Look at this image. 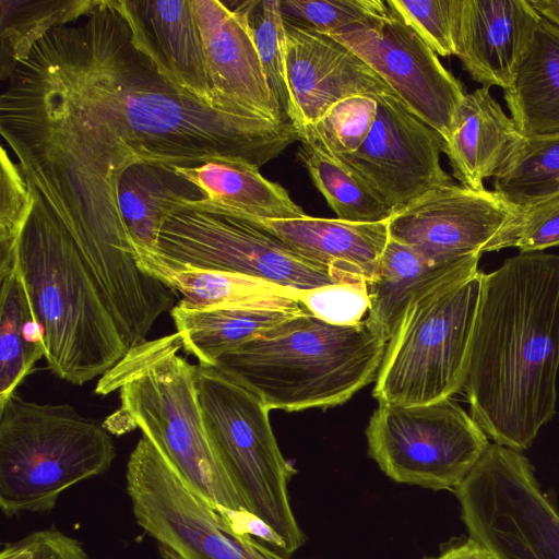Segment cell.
Listing matches in <instances>:
<instances>
[{
    "label": "cell",
    "instance_id": "1",
    "mask_svg": "<svg viewBox=\"0 0 559 559\" xmlns=\"http://www.w3.org/2000/svg\"><path fill=\"white\" fill-rule=\"evenodd\" d=\"M7 81L1 135L119 318L145 311L164 290L138 265L119 211L128 167L240 160L260 168L299 141L292 122L169 82L134 47L116 0H100L79 24L50 29Z\"/></svg>",
    "mask_w": 559,
    "mask_h": 559
},
{
    "label": "cell",
    "instance_id": "2",
    "mask_svg": "<svg viewBox=\"0 0 559 559\" xmlns=\"http://www.w3.org/2000/svg\"><path fill=\"white\" fill-rule=\"evenodd\" d=\"M559 254L519 253L484 273L463 391L497 444L523 451L556 414Z\"/></svg>",
    "mask_w": 559,
    "mask_h": 559
},
{
    "label": "cell",
    "instance_id": "3",
    "mask_svg": "<svg viewBox=\"0 0 559 559\" xmlns=\"http://www.w3.org/2000/svg\"><path fill=\"white\" fill-rule=\"evenodd\" d=\"M32 192L15 270L41 328L48 368L61 380L82 385L107 373L130 347L71 234Z\"/></svg>",
    "mask_w": 559,
    "mask_h": 559
},
{
    "label": "cell",
    "instance_id": "4",
    "mask_svg": "<svg viewBox=\"0 0 559 559\" xmlns=\"http://www.w3.org/2000/svg\"><path fill=\"white\" fill-rule=\"evenodd\" d=\"M177 333L132 346L96 384L118 392L120 407L104 427L139 428L183 481L217 513L249 512L207 439L195 388V365L179 354ZM252 514V513H251Z\"/></svg>",
    "mask_w": 559,
    "mask_h": 559
},
{
    "label": "cell",
    "instance_id": "5",
    "mask_svg": "<svg viewBox=\"0 0 559 559\" xmlns=\"http://www.w3.org/2000/svg\"><path fill=\"white\" fill-rule=\"evenodd\" d=\"M388 342L367 317L334 325L304 310L224 353L214 367L270 411L325 409L376 380Z\"/></svg>",
    "mask_w": 559,
    "mask_h": 559
},
{
    "label": "cell",
    "instance_id": "6",
    "mask_svg": "<svg viewBox=\"0 0 559 559\" xmlns=\"http://www.w3.org/2000/svg\"><path fill=\"white\" fill-rule=\"evenodd\" d=\"M116 457L108 430L70 404L13 393L0 405V509L47 513L74 485L106 473Z\"/></svg>",
    "mask_w": 559,
    "mask_h": 559
},
{
    "label": "cell",
    "instance_id": "7",
    "mask_svg": "<svg viewBox=\"0 0 559 559\" xmlns=\"http://www.w3.org/2000/svg\"><path fill=\"white\" fill-rule=\"evenodd\" d=\"M198 401L210 444L250 513L266 523L292 554L304 544L288 481L295 468L283 456L259 396L214 366L194 370Z\"/></svg>",
    "mask_w": 559,
    "mask_h": 559
},
{
    "label": "cell",
    "instance_id": "8",
    "mask_svg": "<svg viewBox=\"0 0 559 559\" xmlns=\"http://www.w3.org/2000/svg\"><path fill=\"white\" fill-rule=\"evenodd\" d=\"M483 271L414 302L389 340L372 395L379 404L424 405L463 391Z\"/></svg>",
    "mask_w": 559,
    "mask_h": 559
},
{
    "label": "cell",
    "instance_id": "9",
    "mask_svg": "<svg viewBox=\"0 0 559 559\" xmlns=\"http://www.w3.org/2000/svg\"><path fill=\"white\" fill-rule=\"evenodd\" d=\"M454 492L468 538L492 559H559V512L520 451L490 443Z\"/></svg>",
    "mask_w": 559,
    "mask_h": 559
},
{
    "label": "cell",
    "instance_id": "10",
    "mask_svg": "<svg viewBox=\"0 0 559 559\" xmlns=\"http://www.w3.org/2000/svg\"><path fill=\"white\" fill-rule=\"evenodd\" d=\"M126 489L136 524L163 559H288L236 531L144 436L129 455Z\"/></svg>",
    "mask_w": 559,
    "mask_h": 559
},
{
    "label": "cell",
    "instance_id": "11",
    "mask_svg": "<svg viewBox=\"0 0 559 559\" xmlns=\"http://www.w3.org/2000/svg\"><path fill=\"white\" fill-rule=\"evenodd\" d=\"M366 438L369 456L392 480L453 491L490 444L452 399L411 406L379 404Z\"/></svg>",
    "mask_w": 559,
    "mask_h": 559
},
{
    "label": "cell",
    "instance_id": "12",
    "mask_svg": "<svg viewBox=\"0 0 559 559\" xmlns=\"http://www.w3.org/2000/svg\"><path fill=\"white\" fill-rule=\"evenodd\" d=\"M153 258L170 265L251 276L297 292L360 280L309 259L245 221L190 209L168 217L156 253L144 260Z\"/></svg>",
    "mask_w": 559,
    "mask_h": 559
},
{
    "label": "cell",
    "instance_id": "13",
    "mask_svg": "<svg viewBox=\"0 0 559 559\" xmlns=\"http://www.w3.org/2000/svg\"><path fill=\"white\" fill-rule=\"evenodd\" d=\"M331 36L361 58L412 112L447 139L467 93L389 3L376 21Z\"/></svg>",
    "mask_w": 559,
    "mask_h": 559
},
{
    "label": "cell",
    "instance_id": "14",
    "mask_svg": "<svg viewBox=\"0 0 559 559\" xmlns=\"http://www.w3.org/2000/svg\"><path fill=\"white\" fill-rule=\"evenodd\" d=\"M378 115L362 145L336 156L368 182L394 213L453 183L440 164L444 141L393 92L377 97Z\"/></svg>",
    "mask_w": 559,
    "mask_h": 559
},
{
    "label": "cell",
    "instance_id": "15",
    "mask_svg": "<svg viewBox=\"0 0 559 559\" xmlns=\"http://www.w3.org/2000/svg\"><path fill=\"white\" fill-rule=\"evenodd\" d=\"M520 211L495 191L450 183L394 213L389 234L435 261L481 255L490 252Z\"/></svg>",
    "mask_w": 559,
    "mask_h": 559
},
{
    "label": "cell",
    "instance_id": "16",
    "mask_svg": "<svg viewBox=\"0 0 559 559\" xmlns=\"http://www.w3.org/2000/svg\"><path fill=\"white\" fill-rule=\"evenodd\" d=\"M286 76L298 131L337 102L393 91L361 58L331 35L285 21ZM394 92V91H393Z\"/></svg>",
    "mask_w": 559,
    "mask_h": 559
},
{
    "label": "cell",
    "instance_id": "17",
    "mask_svg": "<svg viewBox=\"0 0 559 559\" xmlns=\"http://www.w3.org/2000/svg\"><path fill=\"white\" fill-rule=\"evenodd\" d=\"M540 19L530 0H460L455 56L483 87L506 90Z\"/></svg>",
    "mask_w": 559,
    "mask_h": 559
},
{
    "label": "cell",
    "instance_id": "18",
    "mask_svg": "<svg viewBox=\"0 0 559 559\" xmlns=\"http://www.w3.org/2000/svg\"><path fill=\"white\" fill-rule=\"evenodd\" d=\"M191 1L214 90L258 117L288 122L275 106L243 13L231 1Z\"/></svg>",
    "mask_w": 559,
    "mask_h": 559
},
{
    "label": "cell",
    "instance_id": "19",
    "mask_svg": "<svg viewBox=\"0 0 559 559\" xmlns=\"http://www.w3.org/2000/svg\"><path fill=\"white\" fill-rule=\"evenodd\" d=\"M116 4L134 47L169 82L202 98L231 100L213 87L191 0H116Z\"/></svg>",
    "mask_w": 559,
    "mask_h": 559
},
{
    "label": "cell",
    "instance_id": "20",
    "mask_svg": "<svg viewBox=\"0 0 559 559\" xmlns=\"http://www.w3.org/2000/svg\"><path fill=\"white\" fill-rule=\"evenodd\" d=\"M480 257L435 261L390 238L372 276L366 282L367 319L390 340L414 302L472 277L479 271Z\"/></svg>",
    "mask_w": 559,
    "mask_h": 559
},
{
    "label": "cell",
    "instance_id": "21",
    "mask_svg": "<svg viewBox=\"0 0 559 559\" xmlns=\"http://www.w3.org/2000/svg\"><path fill=\"white\" fill-rule=\"evenodd\" d=\"M523 140L513 119L481 86L467 93L457 108L443 153L461 186L483 190L485 180L508 165Z\"/></svg>",
    "mask_w": 559,
    "mask_h": 559
},
{
    "label": "cell",
    "instance_id": "22",
    "mask_svg": "<svg viewBox=\"0 0 559 559\" xmlns=\"http://www.w3.org/2000/svg\"><path fill=\"white\" fill-rule=\"evenodd\" d=\"M239 219L269 233L309 259L366 282L372 276L390 239L389 219L353 223L308 215L288 219Z\"/></svg>",
    "mask_w": 559,
    "mask_h": 559
},
{
    "label": "cell",
    "instance_id": "23",
    "mask_svg": "<svg viewBox=\"0 0 559 559\" xmlns=\"http://www.w3.org/2000/svg\"><path fill=\"white\" fill-rule=\"evenodd\" d=\"M175 169L199 187L205 197L180 210L206 211L236 218L288 219L306 215L286 189L264 178L260 168L252 164L211 160L197 167Z\"/></svg>",
    "mask_w": 559,
    "mask_h": 559
},
{
    "label": "cell",
    "instance_id": "24",
    "mask_svg": "<svg viewBox=\"0 0 559 559\" xmlns=\"http://www.w3.org/2000/svg\"><path fill=\"white\" fill-rule=\"evenodd\" d=\"M204 193L174 167L144 162L128 167L118 183V205L136 260L156 253L160 229L170 215Z\"/></svg>",
    "mask_w": 559,
    "mask_h": 559
},
{
    "label": "cell",
    "instance_id": "25",
    "mask_svg": "<svg viewBox=\"0 0 559 559\" xmlns=\"http://www.w3.org/2000/svg\"><path fill=\"white\" fill-rule=\"evenodd\" d=\"M176 295L179 304L193 309L273 308L301 310L299 292L237 273L170 265L157 258L138 263Z\"/></svg>",
    "mask_w": 559,
    "mask_h": 559
},
{
    "label": "cell",
    "instance_id": "26",
    "mask_svg": "<svg viewBox=\"0 0 559 559\" xmlns=\"http://www.w3.org/2000/svg\"><path fill=\"white\" fill-rule=\"evenodd\" d=\"M503 98L525 138L559 133V27L543 16Z\"/></svg>",
    "mask_w": 559,
    "mask_h": 559
},
{
    "label": "cell",
    "instance_id": "27",
    "mask_svg": "<svg viewBox=\"0 0 559 559\" xmlns=\"http://www.w3.org/2000/svg\"><path fill=\"white\" fill-rule=\"evenodd\" d=\"M301 310L273 308H187L170 310L182 348L199 364L214 366L219 356Z\"/></svg>",
    "mask_w": 559,
    "mask_h": 559
},
{
    "label": "cell",
    "instance_id": "28",
    "mask_svg": "<svg viewBox=\"0 0 559 559\" xmlns=\"http://www.w3.org/2000/svg\"><path fill=\"white\" fill-rule=\"evenodd\" d=\"M0 405L45 357L43 331L16 270L0 278Z\"/></svg>",
    "mask_w": 559,
    "mask_h": 559
},
{
    "label": "cell",
    "instance_id": "29",
    "mask_svg": "<svg viewBox=\"0 0 559 559\" xmlns=\"http://www.w3.org/2000/svg\"><path fill=\"white\" fill-rule=\"evenodd\" d=\"M299 141L297 156L338 219L379 223L393 216L379 193L344 162L308 136Z\"/></svg>",
    "mask_w": 559,
    "mask_h": 559
},
{
    "label": "cell",
    "instance_id": "30",
    "mask_svg": "<svg viewBox=\"0 0 559 559\" xmlns=\"http://www.w3.org/2000/svg\"><path fill=\"white\" fill-rule=\"evenodd\" d=\"M99 3L100 0H0L1 80H8L16 63L50 29L86 16Z\"/></svg>",
    "mask_w": 559,
    "mask_h": 559
},
{
    "label": "cell",
    "instance_id": "31",
    "mask_svg": "<svg viewBox=\"0 0 559 559\" xmlns=\"http://www.w3.org/2000/svg\"><path fill=\"white\" fill-rule=\"evenodd\" d=\"M493 191L520 210L559 197V133L525 138L493 177Z\"/></svg>",
    "mask_w": 559,
    "mask_h": 559
},
{
    "label": "cell",
    "instance_id": "32",
    "mask_svg": "<svg viewBox=\"0 0 559 559\" xmlns=\"http://www.w3.org/2000/svg\"><path fill=\"white\" fill-rule=\"evenodd\" d=\"M245 15L275 106L292 122L293 105L286 76V27L281 0L231 1Z\"/></svg>",
    "mask_w": 559,
    "mask_h": 559
},
{
    "label": "cell",
    "instance_id": "33",
    "mask_svg": "<svg viewBox=\"0 0 559 559\" xmlns=\"http://www.w3.org/2000/svg\"><path fill=\"white\" fill-rule=\"evenodd\" d=\"M378 115V99L355 95L334 104L312 127L302 129L308 136L333 155L356 152L368 138Z\"/></svg>",
    "mask_w": 559,
    "mask_h": 559
},
{
    "label": "cell",
    "instance_id": "34",
    "mask_svg": "<svg viewBox=\"0 0 559 559\" xmlns=\"http://www.w3.org/2000/svg\"><path fill=\"white\" fill-rule=\"evenodd\" d=\"M284 20L324 34H335L367 25L388 10L383 0H284Z\"/></svg>",
    "mask_w": 559,
    "mask_h": 559
},
{
    "label": "cell",
    "instance_id": "35",
    "mask_svg": "<svg viewBox=\"0 0 559 559\" xmlns=\"http://www.w3.org/2000/svg\"><path fill=\"white\" fill-rule=\"evenodd\" d=\"M0 179V278L15 270L22 231L34 204V195L19 166L1 147Z\"/></svg>",
    "mask_w": 559,
    "mask_h": 559
},
{
    "label": "cell",
    "instance_id": "36",
    "mask_svg": "<svg viewBox=\"0 0 559 559\" xmlns=\"http://www.w3.org/2000/svg\"><path fill=\"white\" fill-rule=\"evenodd\" d=\"M388 3L438 57L455 56L460 0H388Z\"/></svg>",
    "mask_w": 559,
    "mask_h": 559
},
{
    "label": "cell",
    "instance_id": "37",
    "mask_svg": "<svg viewBox=\"0 0 559 559\" xmlns=\"http://www.w3.org/2000/svg\"><path fill=\"white\" fill-rule=\"evenodd\" d=\"M301 307L320 320L334 325H354L369 311L367 283L347 280L299 292Z\"/></svg>",
    "mask_w": 559,
    "mask_h": 559
},
{
    "label": "cell",
    "instance_id": "38",
    "mask_svg": "<svg viewBox=\"0 0 559 559\" xmlns=\"http://www.w3.org/2000/svg\"><path fill=\"white\" fill-rule=\"evenodd\" d=\"M559 246V197L520 211L514 224L491 246V251L516 248L521 253Z\"/></svg>",
    "mask_w": 559,
    "mask_h": 559
},
{
    "label": "cell",
    "instance_id": "39",
    "mask_svg": "<svg viewBox=\"0 0 559 559\" xmlns=\"http://www.w3.org/2000/svg\"><path fill=\"white\" fill-rule=\"evenodd\" d=\"M36 559H91L82 544L56 527L32 533Z\"/></svg>",
    "mask_w": 559,
    "mask_h": 559
},
{
    "label": "cell",
    "instance_id": "40",
    "mask_svg": "<svg viewBox=\"0 0 559 559\" xmlns=\"http://www.w3.org/2000/svg\"><path fill=\"white\" fill-rule=\"evenodd\" d=\"M432 559H492V557L476 542L467 538L453 545Z\"/></svg>",
    "mask_w": 559,
    "mask_h": 559
},
{
    "label": "cell",
    "instance_id": "41",
    "mask_svg": "<svg viewBox=\"0 0 559 559\" xmlns=\"http://www.w3.org/2000/svg\"><path fill=\"white\" fill-rule=\"evenodd\" d=\"M530 2L543 17L559 27V0H530Z\"/></svg>",
    "mask_w": 559,
    "mask_h": 559
}]
</instances>
